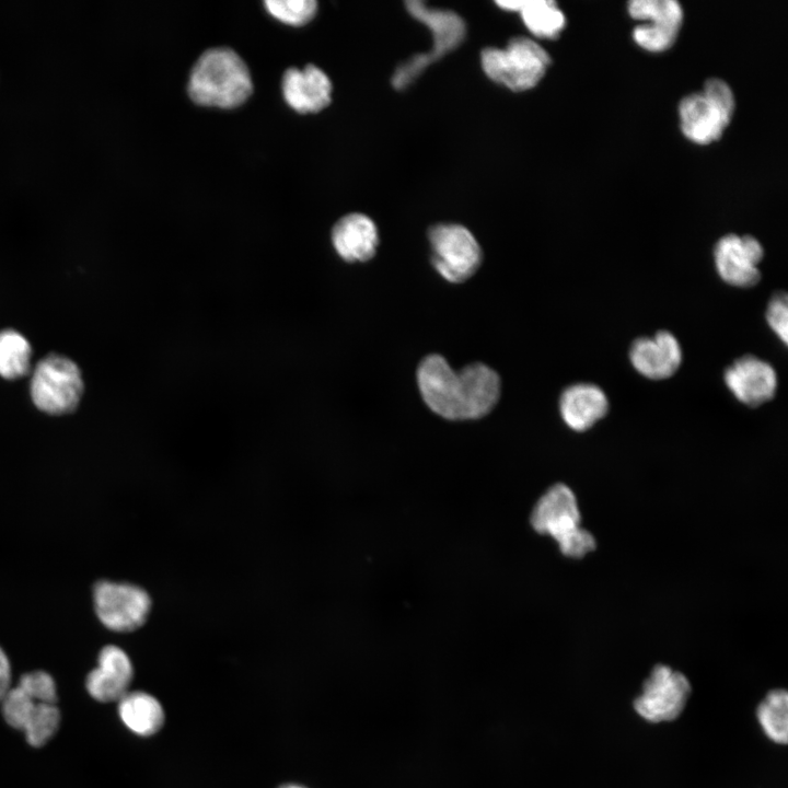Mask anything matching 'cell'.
<instances>
[{
  "instance_id": "cell-15",
  "label": "cell",
  "mask_w": 788,
  "mask_h": 788,
  "mask_svg": "<svg viewBox=\"0 0 788 788\" xmlns=\"http://www.w3.org/2000/svg\"><path fill=\"white\" fill-rule=\"evenodd\" d=\"M333 85L327 74L315 65L302 69L288 68L281 80V91L287 104L298 113H317L332 100Z\"/></svg>"
},
{
  "instance_id": "cell-22",
  "label": "cell",
  "mask_w": 788,
  "mask_h": 788,
  "mask_svg": "<svg viewBox=\"0 0 788 788\" xmlns=\"http://www.w3.org/2000/svg\"><path fill=\"white\" fill-rule=\"evenodd\" d=\"M32 348L27 339L11 329L0 332V375L13 380L31 368Z\"/></svg>"
},
{
  "instance_id": "cell-19",
  "label": "cell",
  "mask_w": 788,
  "mask_h": 788,
  "mask_svg": "<svg viewBox=\"0 0 788 788\" xmlns=\"http://www.w3.org/2000/svg\"><path fill=\"white\" fill-rule=\"evenodd\" d=\"M559 410L564 422L575 431H586L609 410L605 393L595 384L577 383L560 395Z\"/></svg>"
},
{
  "instance_id": "cell-9",
  "label": "cell",
  "mask_w": 788,
  "mask_h": 788,
  "mask_svg": "<svg viewBox=\"0 0 788 788\" xmlns=\"http://www.w3.org/2000/svg\"><path fill=\"white\" fill-rule=\"evenodd\" d=\"M431 263L449 282L471 278L482 263V250L472 232L455 223H441L429 230Z\"/></svg>"
},
{
  "instance_id": "cell-3",
  "label": "cell",
  "mask_w": 788,
  "mask_h": 788,
  "mask_svg": "<svg viewBox=\"0 0 788 788\" xmlns=\"http://www.w3.org/2000/svg\"><path fill=\"white\" fill-rule=\"evenodd\" d=\"M53 677L44 671L23 674L1 699L2 714L11 727L25 733L28 744L38 748L56 733L60 712Z\"/></svg>"
},
{
  "instance_id": "cell-13",
  "label": "cell",
  "mask_w": 788,
  "mask_h": 788,
  "mask_svg": "<svg viewBox=\"0 0 788 788\" xmlns=\"http://www.w3.org/2000/svg\"><path fill=\"white\" fill-rule=\"evenodd\" d=\"M763 254L761 243L751 235H725L714 251L718 275L733 287H753L761 279L758 264Z\"/></svg>"
},
{
  "instance_id": "cell-23",
  "label": "cell",
  "mask_w": 788,
  "mask_h": 788,
  "mask_svg": "<svg viewBox=\"0 0 788 788\" xmlns=\"http://www.w3.org/2000/svg\"><path fill=\"white\" fill-rule=\"evenodd\" d=\"M758 721L767 734L776 743H787L788 696L784 690L769 692L757 708Z\"/></svg>"
},
{
  "instance_id": "cell-21",
  "label": "cell",
  "mask_w": 788,
  "mask_h": 788,
  "mask_svg": "<svg viewBox=\"0 0 788 788\" xmlns=\"http://www.w3.org/2000/svg\"><path fill=\"white\" fill-rule=\"evenodd\" d=\"M519 12L524 25L537 37L555 38L566 24L564 13L552 0H525Z\"/></svg>"
},
{
  "instance_id": "cell-27",
  "label": "cell",
  "mask_w": 788,
  "mask_h": 788,
  "mask_svg": "<svg viewBox=\"0 0 788 788\" xmlns=\"http://www.w3.org/2000/svg\"><path fill=\"white\" fill-rule=\"evenodd\" d=\"M280 788H304V787H301V786H298V785H286V786H282V787H280Z\"/></svg>"
},
{
  "instance_id": "cell-17",
  "label": "cell",
  "mask_w": 788,
  "mask_h": 788,
  "mask_svg": "<svg viewBox=\"0 0 788 788\" xmlns=\"http://www.w3.org/2000/svg\"><path fill=\"white\" fill-rule=\"evenodd\" d=\"M132 664L126 652L116 646L104 647L99 654V665L85 681L89 694L102 703L118 702L132 680Z\"/></svg>"
},
{
  "instance_id": "cell-6",
  "label": "cell",
  "mask_w": 788,
  "mask_h": 788,
  "mask_svg": "<svg viewBox=\"0 0 788 788\" xmlns=\"http://www.w3.org/2000/svg\"><path fill=\"white\" fill-rule=\"evenodd\" d=\"M734 96L721 79H708L702 92L685 96L679 105L684 136L698 144L720 138L734 112Z\"/></svg>"
},
{
  "instance_id": "cell-11",
  "label": "cell",
  "mask_w": 788,
  "mask_h": 788,
  "mask_svg": "<svg viewBox=\"0 0 788 788\" xmlns=\"http://www.w3.org/2000/svg\"><path fill=\"white\" fill-rule=\"evenodd\" d=\"M691 692L690 682L668 665H656L635 702L636 711L651 722L675 719Z\"/></svg>"
},
{
  "instance_id": "cell-4",
  "label": "cell",
  "mask_w": 788,
  "mask_h": 788,
  "mask_svg": "<svg viewBox=\"0 0 788 788\" xmlns=\"http://www.w3.org/2000/svg\"><path fill=\"white\" fill-rule=\"evenodd\" d=\"M580 511L573 491L565 484L549 487L535 503L530 522L540 534L552 536L563 555L581 558L595 548L594 536L580 526Z\"/></svg>"
},
{
  "instance_id": "cell-2",
  "label": "cell",
  "mask_w": 788,
  "mask_h": 788,
  "mask_svg": "<svg viewBox=\"0 0 788 788\" xmlns=\"http://www.w3.org/2000/svg\"><path fill=\"white\" fill-rule=\"evenodd\" d=\"M253 92L250 69L241 56L229 47L205 50L193 66L187 93L201 106L234 108Z\"/></svg>"
},
{
  "instance_id": "cell-5",
  "label": "cell",
  "mask_w": 788,
  "mask_h": 788,
  "mask_svg": "<svg viewBox=\"0 0 788 788\" xmlns=\"http://www.w3.org/2000/svg\"><path fill=\"white\" fill-rule=\"evenodd\" d=\"M482 67L493 81L515 92L535 86L551 63L547 51L528 37H514L505 48L488 47Z\"/></svg>"
},
{
  "instance_id": "cell-1",
  "label": "cell",
  "mask_w": 788,
  "mask_h": 788,
  "mask_svg": "<svg viewBox=\"0 0 788 788\" xmlns=\"http://www.w3.org/2000/svg\"><path fill=\"white\" fill-rule=\"evenodd\" d=\"M417 383L427 406L449 420L482 418L500 396V378L495 370L475 362L454 371L437 354L420 361Z\"/></svg>"
},
{
  "instance_id": "cell-12",
  "label": "cell",
  "mask_w": 788,
  "mask_h": 788,
  "mask_svg": "<svg viewBox=\"0 0 788 788\" xmlns=\"http://www.w3.org/2000/svg\"><path fill=\"white\" fill-rule=\"evenodd\" d=\"M629 14L641 24L633 31L634 40L649 51H663L671 47L683 21V10L675 0H633Z\"/></svg>"
},
{
  "instance_id": "cell-25",
  "label": "cell",
  "mask_w": 788,
  "mask_h": 788,
  "mask_svg": "<svg viewBox=\"0 0 788 788\" xmlns=\"http://www.w3.org/2000/svg\"><path fill=\"white\" fill-rule=\"evenodd\" d=\"M766 320L773 332L781 339L784 344H787L788 306L786 293H776L770 299L766 310Z\"/></svg>"
},
{
  "instance_id": "cell-20",
  "label": "cell",
  "mask_w": 788,
  "mask_h": 788,
  "mask_svg": "<svg viewBox=\"0 0 788 788\" xmlns=\"http://www.w3.org/2000/svg\"><path fill=\"white\" fill-rule=\"evenodd\" d=\"M118 714L129 730L143 737L158 732L164 721L161 704L144 692H127L118 700Z\"/></svg>"
},
{
  "instance_id": "cell-18",
  "label": "cell",
  "mask_w": 788,
  "mask_h": 788,
  "mask_svg": "<svg viewBox=\"0 0 788 788\" xmlns=\"http://www.w3.org/2000/svg\"><path fill=\"white\" fill-rule=\"evenodd\" d=\"M332 243L344 260L367 262L375 255L379 244L376 225L366 215L348 213L334 224Z\"/></svg>"
},
{
  "instance_id": "cell-26",
  "label": "cell",
  "mask_w": 788,
  "mask_h": 788,
  "mask_svg": "<svg viewBox=\"0 0 788 788\" xmlns=\"http://www.w3.org/2000/svg\"><path fill=\"white\" fill-rule=\"evenodd\" d=\"M11 671L9 660L0 648V702L10 688Z\"/></svg>"
},
{
  "instance_id": "cell-16",
  "label": "cell",
  "mask_w": 788,
  "mask_h": 788,
  "mask_svg": "<svg viewBox=\"0 0 788 788\" xmlns=\"http://www.w3.org/2000/svg\"><path fill=\"white\" fill-rule=\"evenodd\" d=\"M633 367L644 376L662 380L673 375L682 362V349L673 334L660 331L636 339L629 350Z\"/></svg>"
},
{
  "instance_id": "cell-7",
  "label": "cell",
  "mask_w": 788,
  "mask_h": 788,
  "mask_svg": "<svg viewBox=\"0 0 788 788\" xmlns=\"http://www.w3.org/2000/svg\"><path fill=\"white\" fill-rule=\"evenodd\" d=\"M82 393L81 372L71 359L51 354L37 363L31 380V397L38 409L51 415L71 413Z\"/></svg>"
},
{
  "instance_id": "cell-14",
  "label": "cell",
  "mask_w": 788,
  "mask_h": 788,
  "mask_svg": "<svg viewBox=\"0 0 788 788\" xmlns=\"http://www.w3.org/2000/svg\"><path fill=\"white\" fill-rule=\"evenodd\" d=\"M723 379L735 398L751 407L772 399L777 387L774 368L754 356H743L734 360L726 369Z\"/></svg>"
},
{
  "instance_id": "cell-24",
  "label": "cell",
  "mask_w": 788,
  "mask_h": 788,
  "mask_svg": "<svg viewBox=\"0 0 788 788\" xmlns=\"http://www.w3.org/2000/svg\"><path fill=\"white\" fill-rule=\"evenodd\" d=\"M264 5L275 19L294 26L306 24L317 11L315 0H266Z\"/></svg>"
},
{
  "instance_id": "cell-10",
  "label": "cell",
  "mask_w": 788,
  "mask_h": 788,
  "mask_svg": "<svg viewBox=\"0 0 788 788\" xmlns=\"http://www.w3.org/2000/svg\"><path fill=\"white\" fill-rule=\"evenodd\" d=\"M93 595L97 617L114 631H132L141 627L152 604L146 590L125 582L99 581Z\"/></svg>"
},
{
  "instance_id": "cell-8",
  "label": "cell",
  "mask_w": 788,
  "mask_h": 788,
  "mask_svg": "<svg viewBox=\"0 0 788 788\" xmlns=\"http://www.w3.org/2000/svg\"><path fill=\"white\" fill-rule=\"evenodd\" d=\"M408 12L429 27L433 46L430 53L419 54L402 63L395 71L392 83L396 89H405L431 62L455 49L465 37V24L461 16L448 10L428 8L424 2H406Z\"/></svg>"
}]
</instances>
